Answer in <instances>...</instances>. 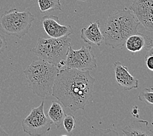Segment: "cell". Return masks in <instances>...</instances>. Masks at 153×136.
<instances>
[{
	"label": "cell",
	"mask_w": 153,
	"mask_h": 136,
	"mask_svg": "<svg viewBox=\"0 0 153 136\" xmlns=\"http://www.w3.org/2000/svg\"><path fill=\"white\" fill-rule=\"evenodd\" d=\"M95 80L88 70L61 69L54 81L52 95L65 107L74 112L84 110L92 98Z\"/></svg>",
	"instance_id": "obj_1"
},
{
	"label": "cell",
	"mask_w": 153,
	"mask_h": 136,
	"mask_svg": "<svg viewBox=\"0 0 153 136\" xmlns=\"http://www.w3.org/2000/svg\"><path fill=\"white\" fill-rule=\"evenodd\" d=\"M140 24L128 7L113 11L109 14L103 30L105 45L112 49L124 46L126 39L137 32Z\"/></svg>",
	"instance_id": "obj_2"
},
{
	"label": "cell",
	"mask_w": 153,
	"mask_h": 136,
	"mask_svg": "<svg viewBox=\"0 0 153 136\" xmlns=\"http://www.w3.org/2000/svg\"><path fill=\"white\" fill-rule=\"evenodd\" d=\"M59 69L50 62L33 60L24 71L29 89L39 97L45 98L52 93V88Z\"/></svg>",
	"instance_id": "obj_3"
},
{
	"label": "cell",
	"mask_w": 153,
	"mask_h": 136,
	"mask_svg": "<svg viewBox=\"0 0 153 136\" xmlns=\"http://www.w3.org/2000/svg\"><path fill=\"white\" fill-rule=\"evenodd\" d=\"M70 45L71 38L69 36L59 38H39L37 45L31 51L39 60L50 62L57 67L60 62L66 59Z\"/></svg>",
	"instance_id": "obj_4"
},
{
	"label": "cell",
	"mask_w": 153,
	"mask_h": 136,
	"mask_svg": "<svg viewBox=\"0 0 153 136\" xmlns=\"http://www.w3.org/2000/svg\"><path fill=\"white\" fill-rule=\"evenodd\" d=\"M35 17L30 11H19L13 8L0 17V31L7 35L22 39L31 28Z\"/></svg>",
	"instance_id": "obj_5"
},
{
	"label": "cell",
	"mask_w": 153,
	"mask_h": 136,
	"mask_svg": "<svg viewBox=\"0 0 153 136\" xmlns=\"http://www.w3.org/2000/svg\"><path fill=\"white\" fill-rule=\"evenodd\" d=\"M45 101L37 107L33 108L26 118L22 121V126L25 134L31 136H41L50 130L52 122L44 111Z\"/></svg>",
	"instance_id": "obj_6"
},
{
	"label": "cell",
	"mask_w": 153,
	"mask_h": 136,
	"mask_svg": "<svg viewBox=\"0 0 153 136\" xmlns=\"http://www.w3.org/2000/svg\"><path fill=\"white\" fill-rule=\"evenodd\" d=\"M65 66L67 68L82 71H90L97 68V60L91 46L82 45L79 49L74 50L70 45L67 51Z\"/></svg>",
	"instance_id": "obj_7"
},
{
	"label": "cell",
	"mask_w": 153,
	"mask_h": 136,
	"mask_svg": "<svg viewBox=\"0 0 153 136\" xmlns=\"http://www.w3.org/2000/svg\"><path fill=\"white\" fill-rule=\"evenodd\" d=\"M148 32L153 31V0H134L128 8Z\"/></svg>",
	"instance_id": "obj_8"
},
{
	"label": "cell",
	"mask_w": 153,
	"mask_h": 136,
	"mask_svg": "<svg viewBox=\"0 0 153 136\" xmlns=\"http://www.w3.org/2000/svg\"><path fill=\"white\" fill-rule=\"evenodd\" d=\"M42 26L50 38H59L70 36L72 34L71 25H61L59 23V17L57 15L50 14L41 18Z\"/></svg>",
	"instance_id": "obj_9"
},
{
	"label": "cell",
	"mask_w": 153,
	"mask_h": 136,
	"mask_svg": "<svg viewBox=\"0 0 153 136\" xmlns=\"http://www.w3.org/2000/svg\"><path fill=\"white\" fill-rule=\"evenodd\" d=\"M117 83L126 90L138 89L139 80L130 74L128 68L123 65L120 62L114 64Z\"/></svg>",
	"instance_id": "obj_10"
},
{
	"label": "cell",
	"mask_w": 153,
	"mask_h": 136,
	"mask_svg": "<svg viewBox=\"0 0 153 136\" xmlns=\"http://www.w3.org/2000/svg\"><path fill=\"white\" fill-rule=\"evenodd\" d=\"M100 26L99 20L91 22L88 27L83 28L80 31V38L89 45L99 47L104 40Z\"/></svg>",
	"instance_id": "obj_11"
},
{
	"label": "cell",
	"mask_w": 153,
	"mask_h": 136,
	"mask_svg": "<svg viewBox=\"0 0 153 136\" xmlns=\"http://www.w3.org/2000/svg\"><path fill=\"white\" fill-rule=\"evenodd\" d=\"M125 45L126 49L133 53L140 52L143 49L148 50L153 47L152 38L138 32L130 35L126 39Z\"/></svg>",
	"instance_id": "obj_12"
},
{
	"label": "cell",
	"mask_w": 153,
	"mask_h": 136,
	"mask_svg": "<svg viewBox=\"0 0 153 136\" xmlns=\"http://www.w3.org/2000/svg\"><path fill=\"white\" fill-rule=\"evenodd\" d=\"M123 135L128 136H152V130L147 120H138L123 128Z\"/></svg>",
	"instance_id": "obj_13"
},
{
	"label": "cell",
	"mask_w": 153,
	"mask_h": 136,
	"mask_svg": "<svg viewBox=\"0 0 153 136\" xmlns=\"http://www.w3.org/2000/svg\"><path fill=\"white\" fill-rule=\"evenodd\" d=\"M48 115L50 120L52 122V124H55L57 128H61L65 115V111L63 105L59 101L53 100L50 108L49 109Z\"/></svg>",
	"instance_id": "obj_14"
},
{
	"label": "cell",
	"mask_w": 153,
	"mask_h": 136,
	"mask_svg": "<svg viewBox=\"0 0 153 136\" xmlns=\"http://www.w3.org/2000/svg\"><path fill=\"white\" fill-rule=\"evenodd\" d=\"M38 4L41 13L55 10H61L60 0H38Z\"/></svg>",
	"instance_id": "obj_15"
},
{
	"label": "cell",
	"mask_w": 153,
	"mask_h": 136,
	"mask_svg": "<svg viewBox=\"0 0 153 136\" xmlns=\"http://www.w3.org/2000/svg\"><path fill=\"white\" fill-rule=\"evenodd\" d=\"M153 89L151 88H145L138 95L140 101L144 102L147 105H152L153 104Z\"/></svg>",
	"instance_id": "obj_16"
},
{
	"label": "cell",
	"mask_w": 153,
	"mask_h": 136,
	"mask_svg": "<svg viewBox=\"0 0 153 136\" xmlns=\"http://www.w3.org/2000/svg\"><path fill=\"white\" fill-rule=\"evenodd\" d=\"M63 124L65 129L67 133H71L75 128L76 119L74 116L71 113L66 114L63 118Z\"/></svg>",
	"instance_id": "obj_17"
},
{
	"label": "cell",
	"mask_w": 153,
	"mask_h": 136,
	"mask_svg": "<svg viewBox=\"0 0 153 136\" xmlns=\"http://www.w3.org/2000/svg\"><path fill=\"white\" fill-rule=\"evenodd\" d=\"M145 64L150 71H153V47L148 49V52L145 56Z\"/></svg>",
	"instance_id": "obj_18"
},
{
	"label": "cell",
	"mask_w": 153,
	"mask_h": 136,
	"mask_svg": "<svg viewBox=\"0 0 153 136\" xmlns=\"http://www.w3.org/2000/svg\"><path fill=\"white\" fill-rule=\"evenodd\" d=\"M7 47L6 39L1 34H0V54L4 52Z\"/></svg>",
	"instance_id": "obj_19"
},
{
	"label": "cell",
	"mask_w": 153,
	"mask_h": 136,
	"mask_svg": "<svg viewBox=\"0 0 153 136\" xmlns=\"http://www.w3.org/2000/svg\"><path fill=\"white\" fill-rule=\"evenodd\" d=\"M139 111H140V110H139V109H138V107L137 105H135V106H134L132 111V112H131V114H132V115L134 117V118L138 119L140 117Z\"/></svg>",
	"instance_id": "obj_20"
},
{
	"label": "cell",
	"mask_w": 153,
	"mask_h": 136,
	"mask_svg": "<svg viewBox=\"0 0 153 136\" xmlns=\"http://www.w3.org/2000/svg\"><path fill=\"white\" fill-rule=\"evenodd\" d=\"M7 136L9 135V134H7V132L5 131V130L1 127V125H0V136Z\"/></svg>",
	"instance_id": "obj_21"
},
{
	"label": "cell",
	"mask_w": 153,
	"mask_h": 136,
	"mask_svg": "<svg viewBox=\"0 0 153 136\" xmlns=\"http://www.w3.org/2000/svg\"><path fill=\"white\" fill-rule=\"evenodd\" d=\"M79 1H82V2H85L86 0H79Z\"/></svg>",
	"instance_id": "obj_22"
}]
</instances>
